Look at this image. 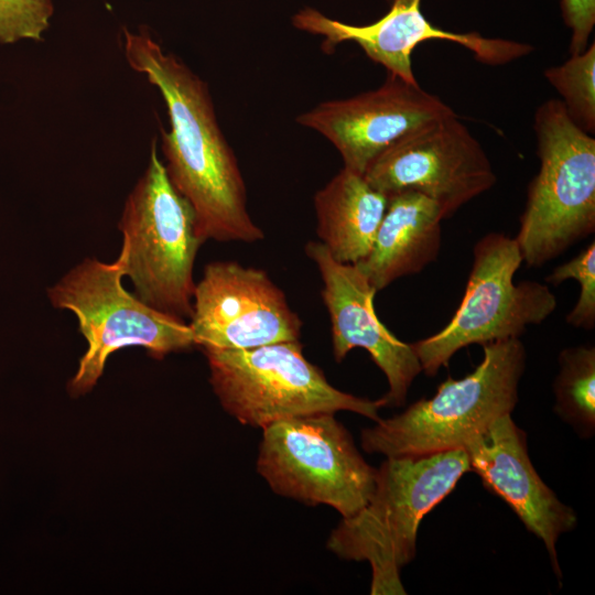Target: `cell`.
<instances>
[{"instance_id": "6da1fadb", "label": "cell", "mask_w": 595, "mask_h": 595, "mask_svg": "<svg viewBox=\"0 0 595 595\" xmlns=\"http://www.w3.org/2000/svg\"><path fill=\"white\" fill-rule=\"evenodd\" d=\"M129 66L147 76L165 102L170 130L161 129L166 174L191 204L197 232L205 242H255L264 238L247 206L245 180L226 140L208 85L182 60L141 28L123 29Z\"/></svg>"}, {"instance_id": "7a4b0ae2", "label": "cell", "mask_w": 595, "mask_h": 595, "mask_svg": "<svg viewBox=\"0 0 595 595\" xmlns=\"http://www.w3.org/2000/svg\"><path fill=\"white\" fill-rule=\"evenodd\" d=\"M467 472L470 465L464 448L387 457L377 469L370 499L342 519L327 548L342 559L370 564V594H405L400 571L415 558L420 522Z\"/></svg>"}, {"instance_id": "3957f363", "label": "cell", "mask_w": 595, "mask_h": 595, "mask_svg": "<svg viewBox=\"0 0 595 595\" xmlns=\"http://www.w3.org/2000/svg\"><path fill=\"white\" fill-rule=\"evenodd\" d=\"M482 346L483 359L470 374L461 379L448 376L433 397L363 430V448L387 457L463 448L496 419L511 414L526 369L524 346L520 338Z\"/></svg>"}, {"instance_id": "277c9868", "label": "cell", "mask_w": 595, "mask_h": 595, "mask_svg": "<svg viewBox=\"0 0 595 595\" xmlns=\"http://www.w3.org/2000/svg\"><path fill=\"white\" fill-rule=\"evenodd\" d=\"M119 258L134 295L149 306L186 320L193 313L194 263L204 244L191 204L171 183L156 138L144 173L129 193L118 224Z\"/></svg>"}, {"instance_id": "5b68a950", "label": "cell", "mask_w": 595, "mask_h": 595, "mask_svg": "<svg viewBox=\"0 0 595 595\" xmlns=\"http://www.w3.org/2000/svg\"><path fill=\"white\" fill-rule=\"evenodd\" d=\"M533 129L540 169L515 239L523 262L541 267L595 231V139L560 99L538 107Z\"/></svg>"}, {"instance_id": "8992f818", "label": "cell", "mask_w": 595, "mask_h": 595, "mask_svg": "<svg viewBox=\"0 0 595 595\" xmlns=\"http://www.w3.org/2000/svg\"><path fill=\"white\" fill-rule=\"evenodd\" d=\"M122 263L86 258L47 289L55 309L68 310L88 347L68 383L73 396L89 391L108 357L127 346L144 347L158 359L195 345L185 320L158 311L122 285Z\"/></svg>"}, {"instance_id": "52a82bcc", "label": "cell", "mask_w": 595, "mask_h": 595, "mask_svg": "<svg viewBox=\"0 0 595 595\" xmlns=\"http://www.w3.org/2000/svg\"><path fill=\"white\" fill-rule=\"evenodd\" d=\"M298 342L246 349H203L209 381L223 408L241 424L264 429L284 419L351 411L378 421L380 399L333 387Z\"/></svg>"}, {"instance_id": "ba28073f", "label": "cell", "mask_w": 595, "mask_h": 595, "mask_svg": "<svg viewBox=\"0 0 595 595\" xmlns=\"http://www.w3.org/2000/svg\"><path fill=\"white\" fill-rule=\"evenodd\" d=\"M523 262L518 244L502 232L483 236L473 249V266L463 299L440 332L411 343L421 370L434 377L462 348L520 338L529 325L544 322L558 302L545 283L513 282Z\"/></svg>"}, {"instance_id": "9c48e42d", "label": "cell", "mask_w": 595, "mask_h": 595, "mask_svg": "<svg viewBox=\"0 0 595 595\" xmlns=\"http://www.w3.org/2000/svg\"><path fill=\"white\" fill-rule=\"evenodd\" d=\"M262 430L257 469L278 495L328 505L343 518L370 499L377 469L334 414L284 419Z\"/></svg>"}, {"instance_id": "30bf717a", "label": "cell", "mask_w": 595, "mask_h": 595, "mask_svg": "<svg viewBox=\"0 0 595 595\" xmlns=\"http://www.w3.org/2000/svg\"><path fill=\"white\" fill-rule=\"evenodd\" d=\"M364 177L385 195L414 191L426 196L440 206L444 219L497 181L480 143L455 113L391 144Z\"/></svg>"}, {"instance_id": "8fae6325", "label": "cell", "mask_w": 595, "mask_h": 595, "mask_svg": "<svg viewBox=\"0 0 595 595\" xmlns=\"http://www.w3.org/2000/svg\"><path fill=\"white\" fill-rule=\"evenodd\" d=\"M188 323L197 346L246 349L298 342L302 321L262 269L236 261L205 266L195 284Z\"/></svg>"}, {"instance_id": "7c38bea8", "label": "cell", "mask_w": 595, "mask_h": 595, "mask_svg": "<svg viewBox=\"0 0 595 595\" xmlns=\"http://www.w3.org/2000/svg\"><path fill=\"white\" fill-rule=\"evenodd\" d=\"M455 113L437 96L388 74L383 84L350 98L327 100L296 117L325 137L344 167L364 175L370 163L409 133Z\"/></svg>"}, {"instance_id": "4fadbf2b", "label": "cell", "mask_w": 595, "mask_h": 595, "mask_svg": "<svg viewBox=\"0 0 595 595\" xmlns=\"http://www.w3.org/2000/svg\"><path fill=\"white\" fill-rule=\"evenodd\" d=\"M388 12L366 25H353L332 19L305 7L292 17V24L304 32L323 37L325 51L354 42L388 74L409 83H418L412 71L411 54L422 42L443 40L469 50L482 63L499 66L528 55L532 46L506 39L484 37L477 32L455 33L430 22L421 10V0H387Z\"/></svg>"}, {"instance_id": "5bb4252c", "label": "cell", "mask_w": 595, "mask_h": 595, "mask_svg": "<svg viewBox=\"0 0 595 595\" xmlns=\"http://www.w3.org/2000/svg\"><path fill=\"white\" fill-rule=\"evenodd\" d=\"M305 253L321 273L334 359L340 363L356 347L367 350L388 381L389 390L380 398L382 408L401 407L422 371L411 344L398 339L379 321L374 307L377 291L355 264L336 261L321 241L307 242Z\"/></svg>"}, {"instance_id": "9a60e30c", "label": "cell", "mask_w": 595, "mask_h": 595, "mask_svg": "<svg viewBox=\"0 0 595 595\" xmlns=\"http://www.w3.org/2000/svg\"><path fill=\"white\" fill-rule=\"evenodd\" d=\"M470 470L484 487L500 497L527 530L542 540L554 574L561 580L556 543L561 534L574 530L575 511L563 504L541 479L528 453L527 435L511 414L496 419L463 447Z\"/></svg>"}, {"instance_id": "2e32d148", "label": "cell", "mask_w": 595, "mask_h": 595, "mask_svg": "<svg viewBox=\"0 0 595 595\" xmlns=\"http://www.w3.org/2000/svg\"><path fill=\"white\" fill-rule=\"evenodd\" d=\"M388 203L367 257L355 266L376 291L416 274L434 262L442 246L440 206L414 191L387 195Z\"/></svg>"}, {"instance_id": "e0dca14e", "label": "cell", "mask_w": 595, "mask_h": 595, "mask_svg": "<svg viewBox=\"0 0 595 595\" xmlns=\"http://www.w3.org/2000/svg\"><path fill=\"white\" fill-rule=\"evenodd\" d=\"M387 203L364 175L344 166L316 192L317 235L336 261L356 264L367 257Z\"/></svg>"}, {"instance_id": "ac0fdd59", "label": "cell", "mask_w": 595, "mask_h": 595, "mask_svg": "<svg viewBox=\"0 0 595 595\" xmlns=\"http://www.w3.org/2000/svg\"><path fill=\"white\" fill-rule=\"evenodd\" d=\"M553 382L554 412L583 439L595 432V347L562 349Z\"/></svg>"}, {"instance_id": "d6986e66", "label": "cell", "mask_w": 595, "mask_h": 595, "mask_svg": "<svg viewBox=\"0 0 595 595\" xmlns=\"http://www.w3.org/2000/svg\"><path fill=\"white\" fill-rule=\"evenodd\" d=\"M544 77L560 94L572 121L587 133L595 131V45L559 66L544 72Z\"/></svg>"}, {"instance_id": "ffe728a7", "label": "cell", "mask_w": 595, "mask_h": 595, "mask_svg": "<svg viewBox=\"0 0 595 595\" xmlns=\"http://www.w3.org/2000/svg\"><path fill=\"white\" fill-rule=\"evenodd\" d=\"M573 279L580 284L575 306L567 313L566 323L575 328L593 329L595 326V242L578 255L553 269L545 282L559 285Z\"/></svg>"}, {"instance_id": "44dd1931", "label": "cell", "mask_w": 595, "mask_h": 595, "mask_svg": "<svg viewBox=\"0 0 595 595\" xmlns=\"http://www.w3.org/2000/svg\"><path fill=\"white\" fill-rule=\"evenodd\" d=\"M53 13V0H0V43L43 41Z\"/></svg>"}, {"instance_id": "7402d4cb", "label": "cell", "mask_w": 595, "mask_h": 595, "mask_svg": "<svg viewBox=\"0 0 595 595\" xmlns=\"http://www.w3.org/2000/svg\"><path fill=\"white\" fill-rule=\"evenodd\" d=\"M564 23L571 31L570 54L575 55L588 46L595 25V0H560Z\"/></svg>"}]
</instances>
